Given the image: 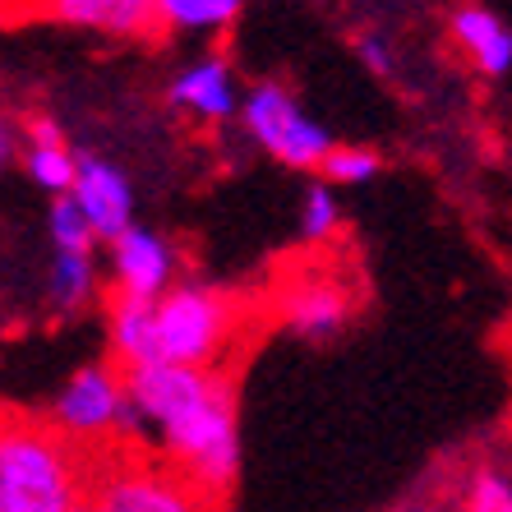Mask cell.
<instances>
[{
    "label": "cell",
    "instance_id": "4fadbf2b",
    "mask_svg": "<svg viewBox=\"0 0 512 512\" xmlns=\"http://www.w3.org/2000/svg\"><path fill=\"white\" fill-rule=\"evenodd\" d=\"M24 176L33 180L42 194L65 199L79 176V153L65 139V125L56 116H28L24 120Z\"/></svg>",
    "mask_w": 512,
    "mask_h": 512
},
{
    "label": "cell",
    "instance_id": "6da1fadb",
    "mask_svg": "<svg viewBox=\"0 0 512 512\" xmlns=\"http://www.w3.org/2000/svg\"><path fill=\"white\" fill-rule=\"evenodd\" d=\"M125 374L139 443L153 439V453L222 499L240 476V406L231 379L185 365H139Z\"/></svg>",
    "mask_w": 512,
    "mask_h": 512
},
{
    "label": "cell",
    "instance_id": "7a4b0ae2",
    "mask_svg": "<svg viewBox=\"0 0 512 512\" xmlns=\"http://www.w3.org/2000/svg\"><path fill=\"white\" fill-rule=\"evenodd\" d=\"M250 337V310L227 286L176 282L162 300H116L107 305V342L120 370L139 365H185L227 374Z\"/></svg>",
    "mask_w": 512,
    "mask_h": 512
},
{
    "label": "cell",
    "instance_id": "30bf717a",
    "mask_svg": "<svg viewBox=\"0 0 512 512\" xmlns=\"http://www.w3.org/2000/svg\"><path fill=\"white\" fill-rule=\"evenodd\" d=\"M65 199H74V208L88 217V227L97 231L102 245H111L120 231H130L134 208H139L130 171L97 153H79V176H74V190Z\"/></svg>",
    "mask_w": 512,
    "mask_h": 512
},
{
    "label": "cell",
    "instance_id": "9a60e30c",
    "mask_svg": "<svg viewBox=\"0 0 512 512\" xmlns=\"http://www.w3.org/2000/svg\"><path fill=\"white\" fill-rule=\"evenodd\" d=\"M102 263L97 254H51L47 268V305L56 314H79L97 300Z\"/></svg>",
    "mask_w": 512,
    "mask_h": 512
},
{
    "label": "cell",
    "instance_id": "8fae6325",
    "mask_svg": "<svg viewBox=\"0 0 512 512\" xmlns=\"http://www.w3.org/2000/svg\"><path fill=\"white\" fill-rule=\"evenodd\" d=\"M37 5L56 24L97 37H116V42L157 33V0H37Z\"/></svg>",
    "mask_w": 512,
    "mask_h": 512
},
{
    "label": "cell",
    "instance_id": "277c9868",
    "mask_svg": "<svg viewBox=\"0 0 512 512\" xmlns=\"http://www.w3.org/2000/svg\"><path fill=\"white\" fill-rule=\"evenodd\" d=\"M217 494L190 480L180 466L143 443H120L97 453L93 466V512H217Z\"/></svg>",
    "mask_w": 512,
    "mask_h": 512
},
{
    "label": "cell",
    "instance_id": "e0dca14e",
    "mask_svg": "<svg viewBox=\"0 0 512 512\" xmlns=\"http://www.w3.org/2000/svg\"><path fill=\"white\" fill-rule=\"evenodd\" d=\"M296 231L305 245H328L342 231V190H333L328 180H310L300 194V213H296Z\"/></svg>",
    "mask_w": 512,
    "mask_h": 512
},
{
    "label": "cell",
    "instance_id": "2e32d148",
    "mask_svg": "<svg viewBox=\"0 0 512 512\" xmlns=\"http://www.w3.org/2000/svg\"><path fill=\"white\" fill-rule=\"evenodd\" d=\"M457 512H512V466L476 462L457 485Z\"/></svg>",
    "mask_w": 512,
    "mask_h": 512
},
{
    "label": "cell",
    "instance_id": "ba28073f",
    "mask_svg": "<svg viewBox=\"0 0 512 512\" xmlns=\"http://www.w3.org/2000/svg\"><path fill=\"white\" fill-rule=\"evenodd\" d=\"M167 107L176 116H185L190 125H203V130L236 125L240 107H245L240 70L222 51H199L185 65H176V74L167 79Z\"/></svg>",
    "mask_w": 512,
    "mask_h": 512
},
{
    "label": "cell",
    "instance_id": "3957f363",
    "mask_svg": "<svg viewBox=\"0 0 512 512\" xmlns=\"http://www.w3.org/2000/svg\"><path fill=\"white\" fill-rule=\"evenodd\" d=\"M93 466L97 457L47 416L0 411V512H84Z\"/></svg>",
    "mask_w": 512,
    "mask_h": 512
},
{
    "label": "cell",
    "instance_id": "ac0fdd59",
    "mask_svg": "<svg viewBox=\"0 0 512 512\" xmlns=\"http://www.w3.org/2000/svg\"><path fill=\"white\" fill-rule=\"evenodd\" d=\"M383 171V157L374 153L370 143H337L333 153H328V162H323L319 176L333 185V190H356V185H370V180H379Z\"/></svg>",
    "mask_w": 512,
    "mask_h": 512
},
{
    "label": "cell",
    "instance_id": "603a6c76",
    "mask_svg": "<svg viewBox=\"0 0 512 512\" xmlns=\"http://www.w3.org/2000/svg\"><path fill=\"white\" fill-rule=\"evenodd\" d=\"M84 512H93V508H84Z\"/></svg>",
    "mask_w": 512,
    "mask_h": 512
},
{
    "label": "cell",
    "instance_id": "9c48e42d",
    "mask_svg": "<svg viewBox=\"0 0 512 512\" xmlns=\"http://www.w3.org/2000/svg\"><path fill=\"white\" fill-rule=\"evenodd\" d=\"M107 282L116 300H162L180 277V250L162 231L134 222L107 245Z\"/></svg>",
    "mask_w": 512,
    "mask_h": 512
},
{
    "label": "cell",
    "instance_id": "44dd1931",
    "mask_svg": "<svg viewBox=\"0 0 512 512\" xmlns=\"http://www.w3.org/2000/svg\"><path fill=\"white\" fill-rule=\"evenodd\" d=\"M24 157V120H14L0 111V171Z\"/></svg>",
    "mask_w": 512,
    "mask_h": 512
},
{
    "label": "cell",
    "instance_id": "5bb4252c",
    "mask_svg": "<svg viewBox=\"0 0 512 512\" xmlns=\"http://www.w3.org/2000/svg\"><path fill=\"white\" fill-rule=\"evenodd\" d=\"M250 0H157V33L185 42H213L231 33Z\"/></svg>",
    "mask_w": 512,
    "mask_h": 512
},
{
    "label": "cell",
    "instance_id": "52a82bcc",
    "mask_svg": "<svg viewBox=\"0 0 512 512\" xmlns=\"http://www.w3.org/2000/svg\"><path fill=\"white\" fill-rule=\"evenodd\" d=\"M273 314L300 342H333L356 319V282L328 263H305L273 291Z\"/></svg>",
    "mask_w": 512,
    "mask_h": 512
},
{
    "label": "cell",
    "instance_id": "8992f818",
    "mask_svg": "<svg viewBox=\"0 0 512 512\" xmlns=\"http://www.w3.org/2000/svg\"><path fill=\"white\" fill-rule=\"evenodd\" d=\"M236 125L263 157H273L286 171H323L328 153L337 148L333 130L314 120L310 107L277 79L245 88V107H240Z\"/></svg>",
    "mask_w": 512,
    "mask_h": 512
},
{
    "label": "cell",
    "instance_id": "7402d4cb",
    "mask_svg": "<svg viewBox=\"0 0 512 512\" xmlns=\"http://www.w3.org/2000/svg\"><path fill=\"white\" fill-rule=\"evenodd\" d=\"M0 10H5V0H0Z\"/></svg>",
    "mask_w": 512,
    "mask_h": 512
},
{
    "label": "cell",
    "instance_id": "5b68a950",
    "mask_svg": "<svg viewBox=\"0 0 512 512\" xmlns=\"http://www.w3.org/2000/svg\"><path fill=\"white\" fill-rule=\"evenodd\" d=\"M47 420L70 434L88 453H111L120 443H139V420H134L130 374L116 360H93L79 365L70 379L56 388Z\"/></svg>",
    "mask_w": 512,
    "mask_h": 512
},
{
    "label": "cell",
    "instance_id": "d6986e66",
    "mask_svg": "<svg viewBox=\"0 0 512 512\" xmlns=\"http://www.w3.org/2000/svg\"><path fill=\"white\" fill-rule=\"evenodd\" d=\"M47 240L51 254H97V231L88 227V217L74 208V199H51L47 208Z\"/></svg>",
    "mask_w": 512,
    "mask_h": 512
},
{
    "label": "cell",
    "instance_id": "7c38bea8",
    "mask_svg": "<svg viewBox=\"0 0 512 512\" xmlns=\"http://www.w3.org/2000/svg\"><path fill=\"white\" fill-rule=\"evenodd\" d=\"M448 37L462 51V60L485 79H503L512 74V28L503 14H494L489 5L466 0L448 14Z\"/></svg>",
    "mask_w": 512,
    "mask_h": 512
},
{
    "label": "cell",
    "instance_id": "ffe728a7",
    "mask_svg": "<svg viewBox=\"0 0 512 512\" xmlns=\"http://www.w3.org/2000/svg\"><path fill=\"white\" fill-rule=\"evenodd\" d=\"M356 56H360V65H365L370 74H379V79L397 74V42L388 33H379V28H370V33L356 37Z\"/></svg>",
    "mask_w": 512,
    "mask_h": 512
}]
</instances>
